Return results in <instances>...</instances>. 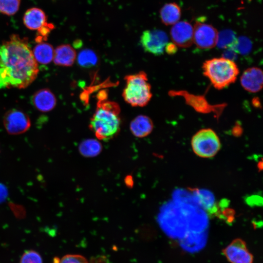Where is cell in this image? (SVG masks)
<instances>
[{"mask_svg":"<svg viewBox=\"0 0 263 263\" xmlns=\"http://www.w3.org/2000/svg\"><path fill=\"white\" fill-rule=\"evenodd\" d=\"M19 263H42V259L37 251L28 250L22 255Z\"/></svg>","mask_w":263,"mask_h":263,"instance_id":"obj_25","label":"cell"},{"mask_svg":"<svg viewBox=\"0 0 263 263\" xmlns=\"http://www.w3.org/2000/svg\"><path fill=\"white\" fill-rule=\"evenodd\" d=\"M120 108L113 101H99L89 127L100 140H108L115 136L120 129Z\"/></svg>","mask_w":263,"mask_h":263,"instance_id":"obj_2","label":"cell"},{"mask_svg":"<svg viewBox=\"0 0 263 263\" xmlns=\"http://www.w3.org/2000/svg\"><path fill=\"white\" fill-rule=\"evenodd\" d=\"M126 86L122 96L124 100L133 107H144L152 97L151 86L147 74L141 71L125 77Z\"/></svg>","mask_w":263,"mask_h":263,"instance_id":"obj_4","label":"cell"},{"mask_svg":"<svg viewBox=\"0 0 263 263\" xmlns=\"http://www.w3.org/2000/svg\"><path fill=\"white\" fill-rule=\"evenodd\" d=\"M76 57L75 50L69 44H62L54 50L53 60L58 66L69 67L74 63Z\"/></svg>","mask_w":263,"mask_h":263,"instance_id":"obj_13","label":"cell"},{"mask_svg":"<svg viewBox=\"0 0 263 263\" xmlns=\"http://www.w3.org/2000/svg\"><path fill=\"white\" fill-rule=\"evenodd\" d=\"M53 263H89L87 259L79 254H67L62 258L55 257Z\"/></svg>","mask_w":263,"mask_h":263,"instance_id":"obj_22","label":"cell"},{"mask_svg":"<svg viewBox=\"0 0 263 263\" xmlns=\"http://www.w3.org/2000/svg\"><path fill=\"white\" fill-rule=\"evenodd\" d=\"M218 35L217 30L211 25L196 22L193 27V42L199 48L211 49L216 45Z\"/></svg>","mask_w":263,"mask_h":263,"instance_id":"obj_8","label":"cell"},{"mask_svg":"<svg viewBox=\"0 0 263 263\" xmlns=\"http://www.w3.org/2000/svg\"><path fill=\"white\" fill-rule=\"evenodd\" d=\"M3 123L7 132L13 135L23 133L31 126V121L28 115L17 109L10 110L5 113Z\"/></svg>","mask_w":263,"mask_h":263,"instance_id":"obj_7","label":"cell"},{"mask_svg":"<svg viewBox=\"0 0 263 263\" xmlns=\"http://www.w3.org/2000/svg\"><path fill=\"white\" fill-rule=\"evenodd\" d=\"M20 0H0V13L10 16L19 10Z\"/></svg>","mask_w":263,"mask_h":263,"instance_id":"obj_21","label":"cell"},{"mask_svg":"<svg viewBox=\"0 0 263 263\" xmlns=\"http://www.w3.org/2000/svg\"><path fill=\"white\" fill-rule=\"evenodd\" d=\"M198 201L206 208H208L213 205L214 198L209 192L205 190H198L195 192Z\"/></svg>","mask_w":263,"mask_h":263,"instance_id":"obj_26","label":"cell"},{"mask_svg":"<svg viewBox=\"0 0 263 263\" xmlns=\"http://www.w3.org/2000/svg\"><path fill=\"white\" fill-rule=\"evenodd\" d=\"M77 61L79 65L82 67L91 68L96 65L98 62V57L94 51L85 49L78 53Z\"/></svg>","mask_w":263,"mask_h":263,"instance_id":"obj_19","label":"cell"},{"mask_svg":"<svg viewBox=\"0 0 263 263\" xmlns=\"http://www.w3.org/2000/svg\"><path fill=\"white\" fill-rule=\"evenodd\" d=\"M34 107L42 112H48L56 106V99L55 94L48 89H42L34 93L32 97Z\"/></svg>","mask_w":263,"mask_h":263,"instance_id":"obj_12","label":"cell"},{"mask_svg":"<svg viewBox=\"0 0 263 263\" xmlns=\"http://www.w3.org/2000/svg\"><path fill=\"white\" fill-rule=\"evenodd\" d=\"M181 16L180 6L174 2L165 4L161 9L160 16L165 25H173L179 21Z\"/></svg>","mask_w":263,"mask_h":263,"instance_id":"obj_16","label":"cell"},{"mask_svg":"<svg viewBox=\"0 0 263 263\" xmlns=\"http://www.w3.org/2000/svg\"><path fill=\"white\" fill-rule=\"evenodd\" d=\"M47 22V16L45 12L38 7H32L27 9L23 17V22L25 26L31 30H37Z\"/></svg>","mask_w":263,"mask_h":263,"instance_id":"obj_14","label":"cell"},{"mask_svg":"<svg viewBox=\"0 0 263 263\" xmlns=\"http://www.w3.org/2000/svg\"><path fill=\"white\" fill-rule=\"evenodd\" d=\"M223 253L230 263H253V256L249 251L245 242L241 239L233 240L223 249Z\"/></svg>","mask_w":263,"mask_h":263,"instance_id":"obj_9","label":"cell"},{"mask_svg":"<svg viewBox=\"0 0 263 263\" xmlns=\"http://www.w3.org/2000/svg\"><path fill=\"white\" fill-rule=\"evenodd\" d=\"M204 75L218 90L234 83L239 71L234 61L225 57H216L206 60L203 65Z\"/></svg>","mask_w":263,"mask_h":263,"instance_id":"obj_3","label":"cell"},{"mask_svg":"<svg viewBox=\"0 0 263 263\" xmlns=\"http://www.w3.org/2000/svg\"><path fill=\"white\" fill-rule=\"evenodd\" d=\"M191 144L194 152L203 158L213 157L221 148L219 137L209 128L201 129L197 132L193 136Z\"/></svg>","mask_w":263,"mask_h":263,"instance_id":"obj_5","label":"cell"},{"mask_svg":"<svg viewBox=\"0 0 263 263\" xmlns=\"http://www.w3.org/2000/svg\"><path fill=\"white\" fill-rule=\"evenodd\" d=\"M170 34L173 43L177 46L187 48L193 43V27L187 21H179L173 24Z\"/></svg>","mask_w":263,"mask_h":263,"instance_id":"obj_10","label":"cell"},{"mask_svg":"<svg viewBox=\"0 0 263 263\" xmlns=\"http://www.w3.org/2000/svg\"><path fill=\"white\" fill-rule=\"evenodd\" d=\"M32 52L35 60L39 63L47 64L53 59L54 49L50 43L45 42L38 43Z\"/></svg>","mask_w":263,"mask_h":263,"instance_id":"obj_17","label":"cell"},{"mask_svg":"<svg viewBox=\"0 0 263 263\" xmlns=\"http://www.w3.org/2000/svg\"><path fill=\"white\" fill-rule=\"evenodd\" d=\"M7 190L6 187L0 183V203L3 202L7 196Z\"/></svg>","mask_w":263,"mask_h":263,"instance_id":"obj_28","label":"cell"},{"mask_svg":"<svg viewBox=\"0 0 263 263\" xmlns=\"http://www.w3.org/2000/svg\"><path fill=\"white\" fill-rule=\"evenodd\" d=\"M237 38L233 32L224 30L218 33L216 45L223 49H232L235 45Z\"/></svg>","mask_w":263,"mask_h":263,"instance_id":"obj_20","label":"cell"},{"mask_svg":"<svg viewBox=\"0 0 263 263\" xmlns=\"http://www.w3.org/2000/svg\"><path fill=\"white\" fill-rule=\"evenodd\" d=\"M165 50L169 54H174L177 51V46L173 43H168L165 47Z\"/></svg>","mask_w":263,"mask_h":263,"instance_id":"obj_27","label":"cell"},{"mask_svg":"<svg viewBox=\"0 0 263 263\" xmlns=\"http://www.w3.org/2000/svg\"><path fill=\"white\" fill-rule=\"evenodd\" d=\"M168 40V35L164 31L152 29L142 33L140 42L146 52L159 56L163 54Z\"/></svg>","mask_w":263,"mask_h":263,"instance_id":"obj_6","label":"cell"},{"mask_svg":"<svg viewBox=\"0 0 263 263\" xmlns=\"http://www.w3.org/2000/svg\"><path fill=\"white\" fill-rule=\"evenodd\" d=\"M251 48V43L249 39L244 37L237 38V41L231 49L236 53L245 55L249 53Z\"/></svg>","mask_w":263,"mask_h":263,"instance_id":"obj_24","label":"cell"},{"mask_svg":"<svg viewBox=\"0 0 263 263\" xmlns=\"http://www.w3.org/2000/svg\"><path fill=\"white\" fill-rule=\"evenodd\" d=\"M240 81L241 85L246 91L253 93L258 92L263 87V72L258 67L249 68L244 71Z\"/></svg>","mask_w":263,"mask_h":263,"instance_id":"obj_11","label":"cell"},{"mask_svg":"<svg viewBox=\"0 0 263 263\" xmlns=\"http://www.w3.org/2000/svg\"><path fill=\"white\" fill-rule=\"evenodd\" d=\"M79 150L84 156H94L99 153L102 150V146L98 141L94 139H88L80 143Z\"/></svg>","mask_w":263,"mask_h":263,"instance_id":"obj_18","label":"cell"},{"mask_svg":"<svg viewBox=\"0 0 263 263\" xmlns=\"http://www.w3.org/2000/svg\"><path fill=\"white\" fill-rule=\"evenodd\" d=\"M38 72L27 38L13 34L3 41L0 45V89L26 88Z\"/></svg>","mask_w":263,"mask_h":263,"instance_id":"obj_1","label":"cell"},{"mask_svg":"<svg viewBox=\"0 0 263 263\" xmlns=\"http://www.w3.org/2000/svg\"><path fill=\"white\" fill-rule=\"evenodd\" d=\"M153 128L152 120L145 115L136 116L130 123V130L137 137L142 138L148 135L152 132Z\"/></svg>","mask_w":263,"mask_h":263,"instance_id":"obj_15","label":"cell"},{"mask_svg":"<svg viewBox=\"0 0 263 263\" xmlns=\"http://www.w3.org/2000/svg\"><path fill=\"white\" fill-rule=\"evenodd\" d=\"M55 28L52 23L46 22L41 27L37 30L35 41L38 43L45 42L48 38L51 32Z\"/></svg>","mask_w":263,"mask_h":263,"instance_id":"obj_23","label":"cell"}]
</instances>
